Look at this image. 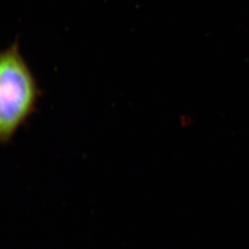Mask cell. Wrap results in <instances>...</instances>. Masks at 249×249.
Listing matches in <instances>:
<instances>
[{
  "mask_svg": "<svg viewBox=\"0 0 249 249\" xmlns=\"http://www.w3.org/2000/svg\"><path fill=\"white\" fill-rule=\"evenodd\" d=\"M40 94L18 41L0 51V143L10 141L34 114Z\"/></svg>",
  "mask_w": 249,
  "mask_h": 249,
  "instance_id": "1",
  "label": "cell"
}]
</instances>
